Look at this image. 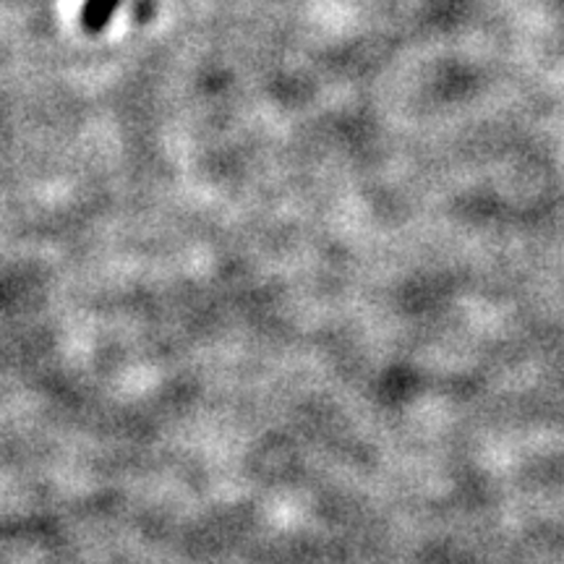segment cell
Masks as SVG:
<instances>
[{
	"label": "cell",
	"mask_w": 564,
	"mask_h": 564,
	"mask_svg": "<svg viewBox=\"0 0 564 564\" xmlns=\"http://www.w3.org/2000/svg\"><path fill=\"white\" fill-rule=\"evenodd\" d=\"M121 0H84L82 24L89 32H102L110 24L112 13H116Z\"/></svg>",
	"instance_id": "1"
}]
</instances>
